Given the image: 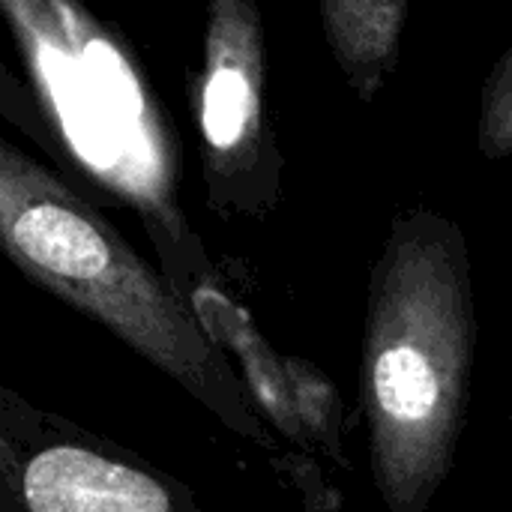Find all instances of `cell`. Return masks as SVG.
<instances>
[{
	"label": "cell",
	"instance_id": "6da1fadb",
	"mask_svg": "<svg viewBox=\"0 0 512 512\" xmlns=\"http://www.w3.org/2000/svg\"><path fill=\"white\" fill-rule=\"evenodd\" d=\"M477 321L459 225L393 222L369 285L360 399L372 477L390 512H429L462 438Z\"/></svg>",
	"mask_w": 512,
	"mask_h": 512
},
{
	"label": "cell",
	"instance_id": "7a4b0ae2",
	"mask_svg": "<svg viewBox=\"0 0 512 512\" xmlns=\"http://www.w3.org/2000/svg\"><path fill=\"white\" fill-rule=\"evenodd\" d=\"M0 243L27 279L108 327L234 435L270 447L246 381L171 282L84 198L12 144L0 147Z\"/></svg>",
	"mask_w": 512,
	"mask_h": 512
},
{
	"label": "cell",
	"instance_id": "3957f363",
	"mask_svg": "<svg viewBox=\"0 0 512 512\" xmlns=\"http://www.w3.org/2000/svg\"><path fill=\"white\" fill-rule=\"evenodd\" d=\"M0 512H207L195 492L81 423L0 390Z\"/></svg>",
	"mask_w": 512,
	"mask_h": 512
},
{
	"label": "cell",
	"instance_id": "277c9868",
	"mask_svg": "<svg viewBox=\"0 0 512 512\" xmlns=\"http://www.w3.org/2000/svg\"><path fill=\"white\" fill-rule=\"evenodd\" d=\"M264 78V36L255 3L207 0L198 123L210 198L261 159Z\"/></svg>",
	"mask_w": 512,
	"mask_h": 512
},
{
	"label": "cell",
	"instance_id": "5b68a950",
	"mask_svg": "<svg viewBox=\"0 0 512 512\" xmlns=\"http://www.w3.org/2000/svg\"><path fill=\"white\" fill-rule=\"evenodd\" d=\"M411 0H321L330 51L351 90L372 102L396 66Z\"/></svg>",
	"mask_w": 512,
	"mask_h": 512
},
{
	"label": "cell",
	"instance_id": "8992f818",
	"mask_svg": "<svg viewBox=\"0 0 512 512\" xmlns=\"http://www.w3.org/2000/svg\"><path fill=\"white\" fill-rule=\"evenodd\" d=\"M288 375H291V396L297 417L309 435V441L327 447L333 456L339 453V396L336 390L324 381L315 366L288 360Z\"/></svg>",
	"mask_w": 512,
	"mask_h": 512
},
{
	"label": "cell",
	"instance_id": "52a82bcc",
	"mask_svg": "<svg viewBox=\"0 0 512 512\" xmlns=\"http://www.w3.org/2000/svg\"><path fill=\"white\" fill-rule=\"evenodd\" d=\"M477 141L492 159L512 153V48L498 60L483 87Z\"/></svg>",
	"mask_w": 512,
	"mask_h": 512
}]
</instances>
